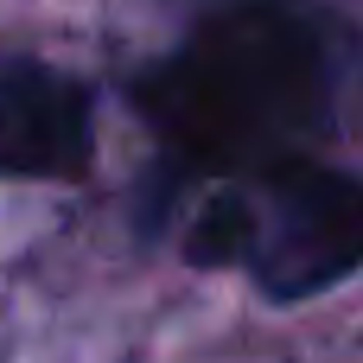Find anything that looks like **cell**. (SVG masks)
<instances>
[{
    "mask_svg": "<svg viewBox=\"0 0 363 363\" xmlns=\"http://www.w3.org/2000/svg\"><path fill=\"white\" fill-rule=\"evenodd\" d=\"M140 102L198 166L268 160L319 121L325 57L306 19L281 6H236L191 32V45L147 77Z\"/></svg>",
    "mask_w": 363,
    "mask_h": 363,
    "instance_id": "cell-1",
    "label": "cell"
},
{
    "mask_svg": "<svg viewBox=\"0 0 363 363\" xmlns=\"http://www.w3.org/2000/svg\"><path fill=\"white\" fill-rule=\"evenodd\" d=\"M255 249V191H211L191 217V236H185V255L198 268H242Z\"/></svg>",
    "mask_w": 363,
    "mask_h": 363,
    "instance_id": "cell-4",
    "label": "cell"
},
{
    "mask_svg": "<svg viewBox=\"0 0 363 363\" xmlns=\"http://www.w3.org/2000/svg\"><path fill=\"white\" fill-rule=\"evenodd\" d=\"M268 300H313L363 268V185L313 160H274L255 191L249 262Z\"/></svg>",
    "mask_w": 363,
    "mask_h": 363,
    "instance_id": "cell-2",
    "label": "cell"
},
{
    "mask_svg": "<svg viewBox=\"0 0 363 363\" xmlns=\"http://www.w3.org/2000/svg\"><path fill=\"white\" fill-rule=\"evenodd\" d=\"M96 153L89 89L38 57H0V179H77Z\"/></svg>",
    "mask_w": 363,
    "mask_h": 363,
    "instance_id": "cell-3",
    "label": "cell"
}]
</instances>
